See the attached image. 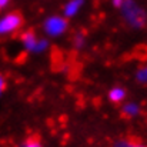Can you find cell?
<instances>
[{
	"label": "cell",
	"instance_id": "1",
	"mask_svg": "<svg viewBox=\"0 0 147 147\" xmlns=\"http://www.w3.org/2000/svg\"><path fill=\"white\" fill-rule=\"evenodd\" d=\"M120 9H121L124 20L131 27L139 29V27H143L146 24V11L134 0H124V3L120 6Z\"/></svg>",
	"mask_w": 147,
	"mask_h": 147
},
{
	"label": "cell",
	"instance_id": "2",
	"mask_svg": "<svg viewBox=\"0 0 147 147\" xmlns=\"http://www.w3.org/2000/svg\"><path fill=\"white\" fill-rule=\"evenodd\" d=\"M23 24V19L16 11H9L0 16V36H9L16 33Z\"/></svg>",
	"mask_w": 147,
	"mask_h": 147
},
{
	"label": "cell",
	"instance_id": "3",
	"mask_svg": "<svg viewBox=\"0 0 147 147\" xmlns=\"http://www.w3.org/2000/svg\"><path fill=\"white\" fill-rule=\"evenodd\" d=\"M22 45H23L24 50L33 51V53H40V51L46 50L47 46H49L47 40H45V39H37L36 34L32 33V32H26V33L22 36Z\"/></svg>",
	"mask_w": 147,
	"mask_h": 147
},
{
	"label": "cell",
	"instance_id": "4",
	"mask_svg": "<svg viewBox=\"0 0 147 147\" xmlns=\"http://www.w3.org/2000/svg\"><path fill=\"white\" fill-rule=\"evenodd\" d=\"M66 29H67V22L61 16H51L49 19H46V22H45L46 34L53 36V37L63 34L66 32Z\"/></svg>",
	"mask_w": 147,
	"mask_h": 147
},
{
	"label": "cell",
	"instance_id": "5",
	"mask_svg": "<svg viewBox=\"0 0 147 147\" xmlns=\"http://www.w3.org/2000/svg\"><path fill=\"white\" fill-rule=\"evenodd\" d=\"M83 4H84V0H69L64 6V14L67 17L76 16L80 11V9L83 7Z\"/></svg>",
	"mask_w": 147,
	"mask_h": 147
},
{
	"label": "cell",
	"instance_id": "6",
	"mask_svg": "<svg viewBox=\"0 0 147 147\" xmlns=\"http://www.w3.org/2000/svg\"><path fill=\"white\" fill-rule=\"evenodd\" d=\"M124 97H126V92H124L121 87H114V89H111L110 93H109V98H110L113 103H119V101H121Z\"/></svg>",
	"mask_w": 147,
	"mask_h": 147
},
{
	"label": "cell",
	"instance_id": "7",
	"mask_svg": "<svg viewBox=\"0 0 147 147\" xmlns=\"http://www.w3.org/2000/svg\"><path fill=\"white\" fill-rule=\"evenodd\" d=\"M123 113L127 116V117H134L140 113V107L136 104V103H127L124 104L123 107Z\"/></svg>",
	"mask_w": 147,
	"mask_h": 147
},
{
	"label": "cell",
	"instance_id": "8",
	"mask_svg": "<svg viewBox=\"0 0 147 147\" xmlns=\"http://www.w3.org/2000/svg\"><path fill=\"white\" fill-rule=\"evenodd\" d=\"M114 147H147V146L136 142V140H131V139H123V140L117 142Z\"/></svg>",
	"mask_w": 147,
	"mask_h": 147
},
{
	"label": "cell",
	"instance_id": "9",
	"mask_svg": "<svg viewBox=\"0 0 147 147\" xmlns=\"http://www.w3.org/2000/svg\"><path fill=\"white\" fill-rule=\"evenodd\" d=\"M137 80L140 83H147V64L143 66L142 69H139V71H137Z\"/></svg>",
	"mask_w": 147,
	"mask_h": 147
},
{
	"label": "cell",
	"instance_id": "10",
	"mask_svg": "<svg viewBox=\"0 0 147 147\" xmlns=\"http://www.w3.org/2000/svg\"><path fill=\"white\" fill-rule=\"evenodd\" d=\"M22 147H42V144H40L39 140H36V139H29V140H26V142L23 143Z\"/></svg>",
	"mask_w": 147,
	"mask_h": 147
},
{
	"label": "cell",
	"instance_id": "11",
	"mask_svg": "<svg viewBox=\"0 0 147 147\" xmlns=\"http://www.w3.org/2000/svg\"><path fill=\"white\" fill-rule=\"evenodd\" d=\"M74 45H76V47H82V46L84 45V37H83L82 34H77V36H76V42H74Z\"/></svg>",
	"mask_w": 147,
	"mask_h": 147
},
{
	"label": "cell",
	"instance_id": "12",
	"mask_svg": "<svg viewBox=\"0 0 147 147\" xmlns=\"http://www.w3.org/2000/svg\"><path fill=\"white\" fill-rule=\"evenodd\" d=\"M4 90H6V77L3 74H0V96L3 94Z\"/></svg>",
	"mask_w": 147,
	"mask_h": 147
},
{
	"label": "cell",
	"instance_id": "13",
	"mask_svg": "<svg viewBox=\"0 0 147 147\" xmlns=\"http://www.w3.org/2000/svg\"><path fill=\"white\" fill-rule=\"evenodd\" d=\"M9 4H10V0H0V11L4 10Z\"/></svg>",
	"mask_w": 147,
	"mask_h": 147
},
{
	"label": "cell",
	"instance_id": "14",
	"mask_svg": "<svg viewBox=\"0 0 147 147\" xmlns=\"http://www.w3.org/2000/svg\"><path fill=\"white\" fill-rule=\"evenodd\" d=\"M111 1H113V4H114L116 7H120V6L124 3V0H111Z\"/></svg>",
	"mask_w": 147,
	"mask_h": 147
}]
</instances>
